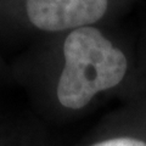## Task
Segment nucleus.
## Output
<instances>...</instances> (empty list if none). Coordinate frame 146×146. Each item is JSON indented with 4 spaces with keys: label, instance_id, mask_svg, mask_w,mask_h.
I'll list each match as a JSON object with an SVG mask.
<instances>
[{
    "label": "nucleus",
    "instance_id": "2",
    "mask_svg": "<svg viewBox=\"0 0 146 146\" xmlns=\"http://www.w3.org/2000/svg\"><path fill=\"white\" fill-rule=\"evenodd\" d=\"M108 0H27L26 10L32 25L48 32L78 29L101 18Z\"/></svg>",
    "mask_w": 146,
    "mask_h": 146
},
{
    "label": "nucleus",
    "instance_id": "3",
    "mask_svg": "<svg viewBox=\"0 0 146 146\" xmlns=\"http://www.w3.org/2000/svg\"><path fill=\"white\" fill-rule=\"evenodd\" d=\"M79 146H146V139L131 133H102Z\"/></svg>",
    "mask_w": 146,
    "mask_h": 146
},
{
    "label": "nucleus",
    "instance_id": "4",
    "mask_svg": "<svg viewBox=\"0 0 146 146\" xmlns=\"http://www.w3.org/2000/svg\"><path fill=\"white\" fill-rule=\"evenodd\" d=\"M9 138H10V136H7V135H5V136H0V146H3L4 144H5Z\"/></svg>",
    "mask_w": 146,
    "mask_h": 146
},
{
    "label": "nucleus",
    "instance_id": "1",
    "mask_svg": "<svg viewBox=\"0 0 146 146\" xmlns=\"http://www.w3.org/2000/svg\"><path fill=\"white\" fill-rule=\"evenodd\" d=\"M125 54L95 27L72 31L63 44V66L54 86L55 102L65 112L86 108L100 94L124 82Z\"/></svg>",
    "mask_w": 146,
    "mask_h": 146
}]
</instances>
